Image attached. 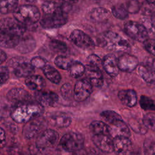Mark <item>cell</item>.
<instances>
[{"mask_svg": "<svg viewBox=\"0 0 155 155\" xmlns=\"http://www.w3.org/2000/svg\"><path fill=\"white\" fill-rule=\"evenodd\" d=\"M44 111L43 107L37 102H27L15 105L12 108L10 116L18 123H26L28 121L41 116Z\"/></svg>", "mask_w": 155, "mask_h": 155, "instance_id": "6da1fadb", "label": "cell"}, {"mask_svg": "<svg viewBox=\"0 0 155 155\" xmlns=\"http://www.w3.org/2000/svg\"><path fill=\"white\" fill-rule=\"evenodd\" d=\"M101 41L102 45L109 50L119 52L128 51L130 48V44L125 38L112 31L105 32Z\"/></svg>", "mask_w": 155, "mask_h": 155, "instance_id": "7a4b0ae2", "label": "cell"}, {"mask_svg": "<svg viewBox=\"0 0 155 155\" xmlns=\"http://www.w3.org/2000/svg\"><path fill=\"white\" fill-rule=\"evenodd\" d=\"M40 16L38 8L30 4L21 5L13 12L14 18L25 26L36 23L39 20Z\"/></svg>", "mask_w": 155, "mask_h": 155, "instance_id": "3957f363", "label": "cell"}, {"mask_svg": "<svg viewBox=\"0 0 155 155\" xmlns=\"http://www.w3.org/2000/svg\"><path fill=\"white\" fill-rule=\"evenodd\" d=\"M59 144L67 151L76 152L84 147V139L79 133L70 132L62 137Z\"/></svg>", "mask_w": 155, "mask_h": 155, "instance_id": "277c9868", "label": "cell"}, {"mask_svg": "<svg viewBox=\"0 0 155 155\" xmlns=\"http://www.w3.org/2000/svg\"><path fill=\"white\" fill-rule=\"evenodd\" d=\"M124 30L128 36L136 41L143 42L148 39V32L147 28L137 22L127 21L124 24Z\"/></svg>", "mask_w": 155, "mask_h": 155, "instance_id": "5b68a950", "label": "cell"}, {"mask_svg": "<svg viewBox=\"0 0 155 155\" xmlns=\"http://www.w3.org/2000/svg\"><path fill=\"white\" fill-rule=\"evenodd\" d=\"M9 65L12 68L14 74L19 78H27L35 72V68L25 58H13L9 62Z\"/></svg>", "mask_w": 155, "mask_h": 155, "instance_id": "8992f818", "label": "cell"}, {"mask_svg": "<svg viewBox=\"0 0 155 155\" xmlns=\"http://www.w3.org/2000/svg\"><path fill=\"white\" fill-rule=\"evenodd\" d=\"M0 30L12 35L21 37L26 31V26L14 17H7L0 21Z\"/></svg>", "mask_w": 155, "mask_h": 155, "instance_id": "52a82bcc", "label": "cell"}, {"mask_svg": "<svg viewBox=\"0 0 155 155\" xmlns=\"http://www.w3.org/2000/svg\"><path fill=\"white\" fill-rule=\"evenodd\" d=\"M67 20V13L61 10L53 14L45 15L40 21V24L44 28H54L65 25Z\"/></svg>", "mask_w": 155, "mask_h": 155, "instance_id": "ba28073f", "label": "cell"}, {"mask_svg": "<svg viewBox=\"0 0 155 155\" xmlns=\"http://www.w3.org/2000/svg\"><path fill=\"white\" fill-rule=\"evenodd\" d=\"M45 120L41 116L36 117L25 123L23 127V135L26 139H32L38 136L44 130Z\"/></svg>", "mask_w": 155, "mask_h": 155, "instance_id": "9c48e42d", "label": "cell"}, {"mask_svg": "<svg viewBox=\"0 0 155 155\" xmlns=\"http://www.w3.org/2000/svg\"><path fill=\"white\" fill-rule=\"evenodd\" d=\"M59 139L58 133L51 129L44 130L38 136L36 147L38 149H47L54 147Z\"/></svg>", "mask_w": 155, "mask_h": 155, "instance_id": "30bf717a", "label": "cell"}, {"mask_svg": "<svg viewBox=\"0 0 155 155\" xmlns=\"http://www.w3.org/2000/svg\"><path fill=\"white\" fill-rule=\"evenodd\" d=\"M70 38L78 47L82 50H92L95 47L93 40L81 30H74L71 33Z\"/></svg>", "mask_w": 155, "mask_h": 155, "instance_id": "8fae6325", "label": "cell"}, {"mask_svg": "<svg viewBox=\"0 0 155 155\" xmlns=\"http://www.w3.org/2000/svg\"><path fill=\"white\" fill-rule=\"evenodd\" d=\"M93 91V85L87 79H82L76 82L73 90L74 99L78 102L86 100Z\"/></svg>", "mask_w": 155, "mask_h": 155, "instance_id": "7c38bea8", "label": "cell"}, {"mask_svg": "<svg viewBox=\"0 0 155 155\" xmlns=\"http://www.w3.org/2000/svg\"><path fill=\"white\" fill-rule=\"evenodd\" d=\"M92 140L96 147L101 151L106 153H112L113 139L108 134H93Z\"/></svg>", "mask_w": 155, "mask_h": 155, "instance_id": "4fadbf2b", "label": "cell"}, {"mask_svg": "<svg viewBox=\"0 0 155 155\" xmlns=\"http://www.w3.org/2000/svg\"><path fill=\"white\" fill-rule=\"evenodd\" d=\"M47 122L58 128L68 127L71 123V117L64 112H54L47 115Z\"/></svg>", "mask_w": 155, "mask_h": 155, "instance_id": "5bb4252c", "label": "cell"}, {"mask_svg": "<svg viewBox=\"0 0 155 155\" xmlns=\"http://www.w3.org/2000/svg\"><path fill=\"white\" fill-rule=\"evenodd\" d=\"M113 150L117 155H131L132 143L128 137H117L114 138Z\"/></svg>", "mask_w": 155, "mask_h": 155, "instance_id": "9a60e30c", "label": "cell"}, {"mask_svg": "<svg viewBox=\"0 0 155 155\" xmlns=\"http://www.w3.org/2000/svg\"><path fill=\"white\" fill-rule=\"evenodd\" d=\"M7 98L9 102L16 104L31 101V96L30 93L21 88H14L8 91Z\"/></svg>", "mask_w": 155, "mask_h": 155, "instance_id": "2e32d148", "label": "cell"}, {"mask_svg": "<svg viewBox=\"0 0 155 155\" xmlns=\"http://www.w3.org/2000/svg\"><path fill=\"white\" fill-rule=\"evenodd\" d=\"M118 67L120 70L125 72H132L139 65L138 59L134 55L124 53L119 57Z\"/></svg>", "mask_w": 155, "mask_h": 155, "instance_id": "e0dca14e", "label": "cell"}, {"mask_svg": "<svg viewBox=\"0 0 155 155\" xmlns=\"http://www.w3.org/2000/svg\"><path fill=\"white\" fill-rule=\"evenodd\" d=\"M108 125L110 136L113 139L117 137H130L131 134L130 129L122 119L117 120Z\"/></svg>", "mask_w": 155, "mask_h": 155, "instance_id": "ac0fdd59", "label": "cell"}, {"mask_svg": "<svg viewBox=\"0 0 155 155\" xmlns=\"http://www.w3.org/2000/svg\"><path fill=\"white\" fill-rule=\"evenodd\" d=\"M85 74L86 79L93 86L97 87H101L104 83V78L100 68L87 65L85 67Z\"/></svg>", "mask_w": 155, "mask_h": 155, "instance_id": "d6986e66", "label": "cell"}, {"mask_svg": "<svg viewBox=\"0 0 155 155\" xmlns=\"http://www.w3.org/2000/svg\"><path fill=\"white\" fill-rule=\"evenodd\" d=\"M36 102L42 107H51L54 105L59 100L58 94L53 91H39L35 93Z\"/></svg>", "mask_w": 155, "mask_h": 155, "instance_id": "ffe728a7", "label": "cell"}, {"mask_svg": "<svg viewBox=\"0 0 155 155\" xmlns=\"http://www.w3.org/2000/svg\"><path fill=\"white\" fill-rule=\"evenodd\" d=\"M102 66L105 71L111 77H116L119 71L118 59L113 54H108L102 60Z\"/></svg>", "mask_w": 155, "mask_h": 155, "instance_id": "44dd1931", "label": "cell"}, {"mask_svg": "<svg viewBox=\"0 0 155 155\" xmlns=\"http://www.w3.org/2000/svg\"><path fill=\"white\" fill-rule=\"evenodd\" d=\"M137 72L140 76L147 83H155V70L147 61L137 66Z\"/></svg>", "mask_w": 155, "mask_h": 155, "instance_id": "7402d4cb", "label": "cell"}, {"mask_svg": "<svg viewBox=\"0 0 155 155\" xmlns=\"http://www.w3.org/2000/svg\"><path fill=\"white\" fill-rule=\"evenodd\" d=\"M118 97L120 102L127 107H134L137 102L136 91L132 89L122 90L118 93Z\"/></svg>", "mask_w": 155, "mask_h": 155, "instance_id": "603a6c76", "label": "cell"}, {"mask_svg": "<svg viewBox=\"0 0 155 155\" xmlns=\"http://www.w3.org/2000/svg\"><path fill=\"white\" fill-rule=\"evenodd\" d=\"M25 82L28 88L36 91L42 90L45 85L44 78L39 75L32 74L26 78Z\"/></svg>", "mask_w": 155, "mask_h": 155, "instance_id": "cb8c5ba5", "label": "cell"}, {"mask_svg": "<svg viewBox=\"0 0 155 155\" xmlns=\"http://www.w3.org/2000/svg\"><path fill=\"white\" fill-rule=\"evenodd\" d=\"M20 37L12 35L0 30V47L10 48L18 45Z\"/></svg>", "mask_w": 155, "mask_h": 155, "instance_id": "d4e9b609", "label": "cell"}, {"mask_svg": "<svg viewBox=\"0 0 155 155\" xmlns=\"http://www.w3.org/2000/svg\"><path fill=\"white\" fill-rule=\"evenodd\" d=\"M88 14L90 19L94 22H104L110 16L109 11L102 7L94 8Z\"/></svg>", "mask_w": 155, "mask_h": 155, "instance_id": "484cf974", "label": "cell"}, {"mask_svg": "<svg viewBox=\"0 0 155 155\" xmlns=\"http://www.w3.org/2000/svg\"><path fill=\"white\" fill-rule=\"evenodd\" d=\"M35 47V40L29 36H21L16 48L22 53H27L31 51Z\"/></svg>", "mask_w": 155, "mask_h": 155, "instance_id": "4316f807", "label": "cell"}, {"mask_svg": "<svg viewBox=\"0 0 155 155\" xmlns=\"http://www.w3.org/2000/svg\"><path fill=\"white\" fill-rule=\"evenodd\" d=\"M43 73L45 77L51 82L58 84L61 81V76L59 71L50 65H46L43 68Z\"/></svg>", "mask_w": 155, "mask_h": 155, "instance_id": "83f0119b", "label": "cell"}, {"mask_svg": "<svg viewBox=\"0 0 155 155\" xmlns=\"http://www.w3.org/2000/svg\"><path fill=\"white\" fill-rule=\"evenodd\" d=\"M90 130L93 134H108L109 133L108 125L104 122L94 120L90 125Z\"/></svg>", "mask_w": 155, "mask_h": 155, "instance_id": "f1b7e54d", "label": "cell"}, {"mask_svg": "<svg viewBox=\"0 0 155 155\" xmlns=\"http://www.w3.org/2000/svg\"><path fill=\"white\" fill-rule=\"evenodd\" d=\"M18 6V0H0V13L7 14L14 12Z\"/></svg>", "mask_w": 155, "mask_h": 155, "instance_id": "f546056e", "label": "cell"}, {"mask_svg": "<svg viewBox=\"0 0 155 155\" xmlns=\"http://www.w3.org/2000/svg\"><path fill=\"white\" fill-rule=\"evenodd\" d=\"M42 10L45 15L53 14L61 10L66 12L64 10L62 4H59L53 1H47L44 2L42 5Z\"/></svg>", "mask_w": 155, "mask_h": 155, "instance_id": "4dcf8cb0", "label": "cell"}, {"mask_svg": "<svg viewBox=\"0 0 155 155\" xmlns=\"http://www.w3.org/2000/svg\"><path fill=\"white\" fill-rule=\"evenodd\" d=\"M68 70L73 78H79L85 73V67L81 62L73 61Z\"/></svg>", "mask_w": 155, "mask_h": 155, "instance_id": "1f68e13d", "label": "cell"}, {"mask_svg": "<svg viewBox=\"0 0 155 155\" xmlns=\"http://www.w3.org/2000/svg\"><path fill=\"white\" fill-rule=\"evenodd\" d=\"M73 62V61L71 58L63 55L58 56L54 59L55 65L58 68L65 70H69Z\"/></svg>", "mask_w": 155, "mask_h": 155, "instance_id": "d6a6232c", "label": "cell"}, {"mask_svg": "<svg viewBox=\"0 0 155 155\" xmlns=\"http://www.w3.org/2000/svg\"><path fill=\"white\" fill-rule=\"evenodd\" d=\"M111 12L114 17L119 19H125L128 16V12L123 4H117L111 8Z\"/></svg>", "mask_w": 155, "mask_h": 155, "instance_id": "836d02e7", "label": "cell"}, {"mask_svg": "<svg viewBox=\"0 0 155 155\" xmlns=\"http://www.w3.org/2000/svg\"><path fill=\"white\" fill-rule=\"evenodd\" d=\"M101 117L108 123L107 124H110L114 121L122 119L120 116L119 114L112 110L103 111L101 113Z\"/></svg>", "mask_w": 155, "mask_h": 155, "instance_id": "e575fe53", "label": "cell"}, {"mask_svg": "<svg viewBox=\"0 0 155 155\" xmlns=\"http://www.w3.org/2000/svg\"><path fill=\"white\" fill-rule=\"evenodd\" d=\"M139 104L142 109L148 111H155V101L146 96H141Z\"/></svg>", "mask_w": 155, "mask_h": 155, "instance_id": "d590c367", "label": "cell"}, {"mask_svg": "<svg viewBox=\"0 0 155 155\" xmlns=\"http://www.w3.org/2000/svg\"><path fill=\"white\" fill-rule=\"evenodd\" d=\"M50 48L56 53H65L67 50V44L61 41L53 39L49 42Z\"/></svg>", "mask_w": 155, "mask_h": 155, "instance_id": "8d00e7d4", "label": "cell"}, {"mask_svg": "<svg viewBox=\"0 0 155 155\" xmlns=\"http://www.w3.org/2000/svg\"><path fill=\"white\" fill-rule=\"evenodd\" d=\"M143 124L148 129L155 131V113H148L143 117Z\"/></svg>", "mask_w": 155, "mask_h": 155, "instance_id": "74e56055", "label": "cell"}, {"mask_svg": "<svg viewBox=\"0 0 155 155\" xmlns=\"http://www.w3.org/2000/svg\"><path fill=\"white\" fill-rule=\"evenodd\" d=\"M11 110L12 108L7 102L0 100V120L10 115Z\"/></svg>", "mask_w": 155, "mask_h": 155, "instance_id": "f35d334b", "label": "cell"}, {"mask_svg": "<svg viewBox=\"0 0 155 155\" xmlns=\"http://www.w3.org/2000/svg\"><path fill=\"white\" fill-rule=\"evenodd\" d=\"M87 65L94 66L100 68L101 65H102V61L101 59L96 54H92L88 56L87 59Z\"/></svg>", "mask_w": 155, "mask_h": 155, "instance_id": "ab89813d", "label": "cell"}, {"mask_svg": "<svg viewBox=\"0 0 155 155\" xmlns=\"http://www.w3.org/2000/svg\"><path fill=\"white\" fill-rule=\"evenodd\" d=\"M61 93L62 96L64 99H70L71 97L72 94L73 95V94L72 93V89H71V85L68 83L64 84L61 88Z\"/></svg>", "mask_w": 155, "mask_h": 155, "instance_id": "60d3db41", "label": "cell"}, {"mask_svg": "<svg viewBox=\"0 0 155 155\" xmlns=\"http://www.w3.org/2000/svg\"><path fill=\"white\" fill-rule=\"evenodd\" d=\"M143 43L145 50L151 54L155 56V39H147Z\"/></svg>", "mask_w": 155, "mask_h": 155, "instance_id": "b9f144b4", "label": "cell"}, {"mask_svg": "<svg viewBox=\"0 0 155 155\" xmlns=\"http://www.w3.org/2000/svg\"><path fill=\"white\" fill-rule=\"evenodd\" d=\"M30 62L33 67L34 68H43L47 64L46 61L39 56H36L33 58L30 61Z\"/></svg>", "mask_w": 155, "mask_h": 155, "instance_id": "7bdbcfd3", "label": "cell"}, {"mask_svg": "<svg viewBox=\"0 0 155 155\" xmlns=\"http://www.w3.org/2000/svg\"><path fill=\"white\" fill-rule=\"evenodd\" d=\"M9 78V70L6 67H0V85L4 84Z\"/></svg>", "mask_w": 155, "mask_h": 155, "instance_id": "ee69618b", "label": "cell"}, {"mask_svg": "<svg viewBox=\"0 0 155 155\" xmlns=\"http://www.w3.org/2000/svg\"><path fill=\"white\" fill-rule=\"evenodd\" d=\"M144 150L147 155H153L155 154V142L146 141L144 144Z\"/></svg>", "mask_w": 155, "mask_h": 155, "instance_id": "f6af8a7d", "label": "cell"}, {"mask_svg": "<svg viewBox=\"0 0 155 155\" xmlns=\"http://www.w3.org/2000/svg\"><path fill=\"white\" fill-rule=\"evenodd\" d=\"M127 9L130 13H136L140 9V5H139V2L136 1H132L127 4Z\"/></svg>", "mask_w": 155, "mask_h": 155, "instance_id": "bcb514c9", "label": "cell"}, {"mask_svg": "<svg viewBox=\"0 0 155 155\" xmlns=\"http://www.w3.org/2000/svg\"><path fill=\"white\" fill-rule=\"evenodd\" d=\"M6 142V136L4 130L0 127V148L4 147Z\"/></svg>", "mask_w": 155, "mask_h": 155, "instance_id": "7dc6e473", "label": "cell"}, {"mask_svg": "<svg viewBox=\"0 0 155 155\" xmlns=\"http://www.w3.org/2000/svg\"><path fill=\"white\" fill-rule=\"evenodd\" d=\"M77 155H96V152L94 150L90 149H85L83 150V148L80 150L76 151Z\"/></svg>", "mask_w": 155, "mask_h": 155, "instance_id": "c3c4849f", "label": "cell"}, {"mask_svg": "<svg viewBox=\"0 0 155 155\" xmlns=\"http://www.w3.org/2000/svg\"><path fill=\"white\" fill-rule=\"evenodd\" d=\"M7 59L6 53L2 50L0 49V65H1Z\"/></svg>", "mask_w": 155, "mask_h": 155, "instance_id": "681fc988", "label": "cell"}, {"mask_svg": "<svg viewBox=\"0 0 155 155\" xmlns=\"http://www.w3.org/2000/svg\"><path fill=\"white\" fill-rule=\"evenodd\" d=\"M64 3H67L68 4H75L78 2L79 0H62Z\"/></svg>", "mask_w": 155, "mask_h": 155, "instance_id": "f907efd6", "label": "cell"}, {"mask_svg": "<svg viewBox=\"0 0 155 155\" xmlns=\"http://www.w3.org/2000/svg\"><path fill=\"white\" fill-rule=\"evenodd\" d=\"M151 24L153 25V27H154V28L155 29V12L151 16Z\"/></svg>", "mask_w": 155, "mask_h": 155, "instance_id": "816d5d0a", "label": "cell"}, {"mask_svg": "<svg viewBox=\"0 0 155 155\" xmlns=\"http://www.w3.org/2000/svg\"><path fill=\"white\" fill-rule=\"evenodd\" d=\"M147 2H148L150 4H155V0H146Z\"/></svg>", "mask_w": 155, "mask_h": 155, "instance_id": "f5cc1de1", "label": "cell"}, {"mask_svg": "<svg viewBox=\"0 0 155 155\" xmlns=\"http://www.w3.org/2000/svg\"><path fill=\"white\" fill-rule=\"evenodd\" d=\"M24 1H27V2H33V1H35V0H24Z\"/></svg>", "mask_w": 155, "mask_h": 155, "instance_id": "db71d44e", "label": "cell"}, {"mask_svg": "<svg viewBox=\"0 0 155 155\" xmlns=\"http://www.w3.org/2000/svg\"><path fill=\"white\" fill-rule=\"evenodd\" d=\"M153 155H155V154H153Z\"/></svg>", "mask_w": 155, "mask_h": 155, "instance_id": "11a10c76", "label": "cell"}]
</instances>
